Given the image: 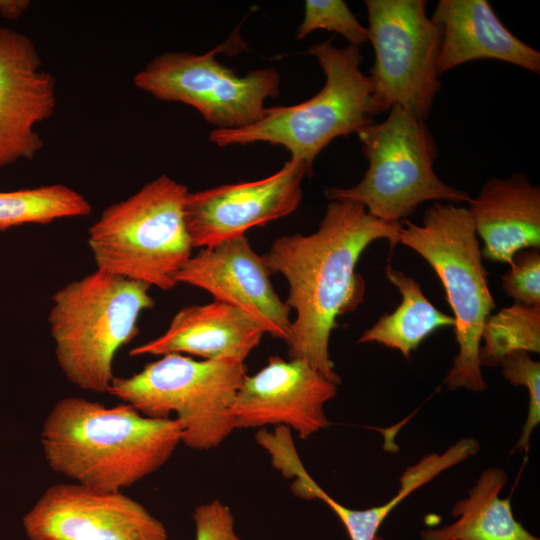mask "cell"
Wrapping results in <instances>:
<instances>
[{
  "label": "cell",
  "instance_id": "obj_1",
  "mask_svg": "<svg viewBox=\"0 0 540 540\" xmlns=\"http://www.w3.org/2000/svg\"><path fill=\"white\" fill-rule=\"evenodd\" d=\"M401 222H385L349 200H331L312 234L277 238L263 259L270 274L289 284L288 307L296 310L288 341L290 359H302L339 385L329 340L337 319L362 302L365 282L355 270L363 251L386 239L395 247Z\"/></svg>",
  "mask_w": 540,
  "mask_h": 540
},
{
  "label": "cell",
  "instance_id": "obj_2",
  "mask_svg": "<svg viewBox=\"0 0 540 540\" xmlns=\"http://www.w3.org/2000/svg\"><path fill=\"white\" fill-rule=\"evenodd\" d=\"M180 442L173 418H151L126 403L107 407L74 396L54 404L41 431L51 470L106 491H120L157 471Z\"/></svg>",
  "mask_w": 540,
  "mask_h": 540
},
{
  "label": "cell",
  "instance_id": "obj_3",
  "mask_svg": "<svg viewBox=\"0 0 540 540\" xmlns=\"http://www.w3.org/2000/svg\"><path fill=\"white\" fill-rule=\"evenodd\" d=\"M150 288L96 269L53 294L48 322L55 357L72 384L108 392L115 354L138 334L141 313L155 304Z\"/></svg>",
  "mask_w": 540,
  "mask_h": 540
},
{
  "label": "cell",
  "instance_id": "obj_4",
  "mask_svg": "<svg viewBox=\"0 0 540 540\" xmlns=\"http://www.w3.org/2000/svg\"><path fill=\"white\" fill-rule=\"evenodd\" d=\"M397 243L419 254L435 271L454 313L459 350L444 378L450 390L487 388L479 362L483 326L495 309L468 207L434 202L421 224L401 221Z\"/></svg>",
  "mask_w": 540,
  "mask_h": 540
},
{
  "label": "cell",
  "instance_id": "obj_5",
  "mask_svg": "<svg viewBox=\"0 0 540 540\" xmlns=\"http://www.w3.org/2000/svg\"><path fill=\"white\" fill-rule=\"evenodd\" d=\"M187 187L167 175L107 207L89 227L97 270L170 290L192 256L185 221Z\"/></svg>",
  "mask_w": 540,
  "mask_h": 540
},
{
  "label": "cell",
  "instance_id": "obj_6",
  "mask_svg": "<svg viewBox=\"0 0 540 540\" xmlns=\"http://www.w3.org/2000/svg\"><path fill=\"white\" fill-rule=\"evenodd\" d=\"M324 75L323 88L293 106L266 108L256 123L240 129H214L209 140L218 147L266 142L280 145L312 169L317 155L335 138L357 133L373 121V87L360 64V48L334 47L331 40L312 45Z\"/></svg>",
  "mask_w": 540,
  "mask_h": 540
},
{
  "label": "cell",
  "instance_id": "obj_7",
  "mask_svg": "<svg viewBox=\"0 0 540 540\" xmlns=\"http://www.w3.org/2000/svg\"><path fill=\"white\" fill-rule=\"evenodd\" d=\"M246 375L244 362L169 353L129 377H114L108 393L147 417L175 415L181 442L208 450L235 429L231 407Z\"/></svg>",
  "mask_w": 540,
  "mask_h": 540
},
{
  "label": "cell",
  "instance_id": "obj_8",
  "mask_svg": "<svg viewBox=\"0 0 540 540\" xmlns=\"http://www.w3.org/2000/svg\"><path fill=\"white\" fill-rule=\"evenodd\" d=\"M356 134L368 168L352 187L327 188L329 200L357 202L375 218L396 223L427 201H470L467 192L436 175L437 145L424 120L394 106L384 121L372 122Z\"/></svg>",
  "mask_w": 540,
  "mask_h": 540
},
{
  "label": "cell",
  "instance_id": "obj_9",
  "mask_svg": "<svg viewBox=\"0 0 540 540\" xmlns=\"http://www.w3.org/2000/svg\"><path fill=\"white\" fill-rule=\"evenodd\" d=\"M373 115L399 106L426 120L440 89L442 32L428 17L425 0H366Z\"/></svg>",
  "mask_w": 540,
  "mask_h": 540
},
{
  "label": "cell",
  "instance_id": "obj_10",
  "mask_svg": "<svg viewBox=\"0 0 540 540\" xmlns=\"http://www.w3.org/2000/svg\"><path fill=\"white\" fill-rule=\"evenodd\" d=\"M226 44L204 54L162 53L135 74L133 83L161 101L193 107L215 129L252 125L263 117L265 100L279 95L280 75L273 68L235 74L216 59Z\"/></svg>",
  "mask_w": 540,
  "mask_h": 540
},
{
  "label": "cell",
  "instance_id": "obj_11",
  "mask_svg": "<svg viewBox=\"0 0 540 540\" xmlns=\"http://www.w3.org/2000/svg\"><path fill=\"white\" fill-rule=\"evenodd\" d=\"M30 540H167L163 523L121 491L49 486L23 517Z\"/></svg>",
  "mask_w": 540,
  "mask_h": 540
},
{
  "label": "cell",
  "instance_id": "obj_12",
  "mask_svg": "<svg viewBox=\"0 0 540 540\" xmlns=\"http://www.w3.org/2000/svg\"><path fill=\"white\" fill-rule=\"evenodd\" d=\"M311 170L291 158L274 174L259 180L189 192L185 221L193 247L215 246L291 214L300 204L302 181Z\"/></svg>",
  "mask_w": 540,
  "mask_h": 540
},
{
  "label": "cell",
  "instance_id": "obj_13",
  "mask_svg": "<svg viewBox=\"0 0 540 540\" xmlns=\"http://www.w3.org/2000/svg\"><path fill=\"white\" fill-rule=\"evenodd\" d=\"M337 386L305 360L271 356L244 378L231 407L234 427L286 426L307 439L329 425L324 405Z\"/></svg>",
  "mask_w": 540,
  "mask_h": 540
},
{
  "label": "cell",
  "instance_id": "obj_14",
  "mask_svg": "<svg viewBox=\"0 0 540 540\" xmlns=\"http://www.w3.org/2000/svg\"><path fill=\"white\" fill-rule=\"evenodd\" d=\"M270 275L263 256L244 235L202 248L184 262L176 282L207 291L214 301L242 311L265 333L287 342L290 308L274 291Z\"/></svg>",
  "mask_w": 540,
  "mask_h": 540
},
{
  "label": "cell",
  "instance_id": "obj_15",
  "mask_svg": "<svg viewBox=\"0 0 540 540\" xmlns=\"http://www.w3.org/2000/svg\"><path fill=\"white\" fill-rule=\"evenodd\" d=\"M35 43L0 27V168L34 158L43 148L36 125L56 108V83L41 69Z\"/></svg>",
  "mask_w": 540,
  "mask_h": 540
},
{
  "label": "cell",
  "instance_id": "obj_16",
  "mask_svg": "<svg viewBox=\"0 0 540 540\" xmlns=\"http://www.w3.org/2000/svg\"><path fill=\"white\" fill-rule=\"evenodd\" d=\"M479 448L480 445L476 439L463 438L441 454L432 453L424 456L402 473L398 492L392 499L382 505L362 510L345 507L318 486L301 463L293 439L277 440L271 445L268 453L273 466L285 477L293 479L291 490L296 496L309 500L320 499L325 502L345 526L350 540H374L386 517L408 495L441 472L476 454Z\"/></svg>",
  "mask_w": 540,
  "mask_h": 540
},
{
  "label": "cell",
  "instance_id": "obj_17",
  "mask_svg": "<svg viewBox=\"0 0 540 540\" xmlns=\"http://www.w3.org/2000/svg\"><path fill=\"white\" fill-rule=\"evenodd\" d=\"M431 19L442 32L440 75L480 59L507 62L540 73V53L518 39L486 0H440Z\"/></svg>",
  "mask_w": 540,
  "mask_h": 540
},
{
  "label": "cell",
  "instance_id": "obj_18",
  "mask_svg": "<svg viewBox=\"0 0 540 540\" xmlns=\"http://www.w3.org/2000/svg\"><path fill=\"white\" fill-rule=\"evenodd\" d=\"M264 334L242 311L213 301L180 309L162 335L133 348L130 355L186 353L205 360L244 362Z\"/></svg>",
  "mask_w": 540,
  "mask_h": 540
},
{
  "label": "cell",
  "instance_id": "obj_19",
  "mask_svg": "<svg viewBox=\"0 0 540 540\" xmlns=\"http://www.w3.org/2000/svg\"><path fill=\"white\" fill-rule=\"evenodd\" d=\"M468 204L485 259L510 264L518 251L540 248V188L524 174L487 180Z\"/></svg>",
  "mask_w": 540,
  "mask_h": 540
},
{
  "label": "cell",
  "instance_id": "obj_20",
  "mask_svg": "<svg viewBox=\"0 0 540 540\" xmlns=\"http://www.w3.org/2000/svg\"><path fill=\"white\" fill-rule=\"evenodd\" d=\"M508 481L503 469L484 470L468 497L455 503L458 519L440 528L422 530V540H540L514 516L510 497L500 498Z\"/></svg>",
  "mask_w": 540,
  "mask_h": 540
},
{
  "label": "cell",
  "instance_id": "obj_21",
  "mask_svg": "<svg viewBox=\"0 0 540 540\" xmlns=\"http://www.w3.org/2000/svg\"><path fill=\"white\" fill-rule=\"evenodd\" d=\"M385 275L401 294V303L392 313L381 316L365 330L358 343L375 342L397 350L409 359L411 353L434 331L454 327L455 319L439 311L411 276L394 270L390 265Z\"/></svg>",
  "mask_w": 540,
  "mask_h": 540
},
{
  "label": "cell",
  "instance_id": "obj_22",
  "mask_svg": "<svg viewBox=\"0 0 540 540\" xmlns=\"http://www.w3.org/2000/svg\"><path fill=\"white\" fill-rule=\"evenodd\" d=\"M91 210L90 202L82 194L64 184L0 191V231L84 217Z\"/></svg>",
  "mask_w": 540,
  "mask_h": 540
},
{
  "label": "cell",
  "instance_id": "obj_23",
  "mask_svg": "<svg viewBox=\"0 0 540 540\" xmlns=\"http://www.w3.org/2000/svg\"><path fill=\"white\" fill-rule=\"evenodd\" d=\"M479 350L482 366L496 367L506 355L517 352H540V305L515 302L486 320Z\"/></svg>",
  "mask_w": 540,
  "mask_h": 540
},
{
  "label": "cell",
  "instance_id": "obj_24",
  "mask_svg": "<svg viewBox=\"0 0 540 540\" xmlns=\"http://www.w3.org/2000/svg\"><path fill=\"white\" fill-rule=\"evenodd\" d=\"M327 30L343 36L351 46L360 47L369 41V32L342 0H307L304 18L298 26V39L314 30Z\"/></svg>",
  "mask_w": 540,
  "mask_h": 540
},
{
  "label": "cell",
  "instance_id": "obj_25",
  "mask_svg": "<svg viewBox=\"0 0 540 540\" xmlns=\"http://www.w3.org/2000/svg\"><path fill=\"white\" fill-rule=\"evenodd\" d=\"M499 366L507 381L524 386L528 391V414L514 447V451H527L531 434L540 423V363L532 359L530 353L517 351L503 357Z\"/></svg>",
  "mask_w": 540,
  "mask_h": 540
},
{
  "label": "cell",
  "instance_id": "obj_26",
  "mask_svg": "<svg viewBox=\"0 0 540 540\" xmlns=\"http://www.w3.org/2000/svg\"><path fill=\"white\" fill-rule=\"evenodd\" d=\"M509 265L510 269L501 277L506 295L517 303L540 305L539 248L518 251Z\"/></svg>",
  "mask_w": 540,
  "mask_h": 540
},
{
  "label": "cell",
  "instance_id": "obj_27",
  "mask_svg": "<svg viewBox=\"0 0 540 540\" xmlns=\"http://www.w3.org/2000/svg\"><path fill=\"white\" fill-rule=\"evenodd\" d=\"M193 519L196 540H242L235 531L230 508L219 500L197 506Z\"/></svg>",
  "mask_w": 540,
  "mask_h": 540
},
{
  "label": "cell",
  "instance_id": "obj_28",
  "mask_svg": "<svg viewBox=\"0 0 540 540\" xmlns=\"http://www.w3.org/2000/svg\"><path fill=\"white\" fill-rule=\"evenodd\" d=\"M28 0H0V15L8 20L18 19L29 7Z\"/></svg>",
  "mask_w": 540,
  "mask_h": 540
},
{
  "label": "cell",
  "instance_id": "obj_29",
  "mask_svg": "<svg viewBox=\"0 0 540 540\" xmlns=\"http://www.w3.org/2000/svg\"><path fill=\"white\" fill-rule=\"evenodd\" d=\"M374 540H385V539L377 535Z\"/></svg>",
  "mask_w": 540,
  "mask_h": 540
}]
</instances>
